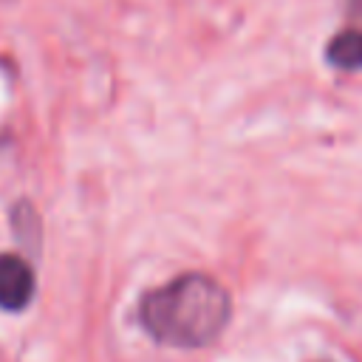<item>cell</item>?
Segmentation results:
<instances>
[{"label": "cell", "instance_id": "3", "mask_svg": "<svg viewBox=\"0 0 362 362\" xmlns=\"http://www.w3.org/2000/svg\"><path fill=\"white\" fill-rule=\"evenodd\" d=\"M328 62L342 71L362 68V28H345L328 42Z\"/></svg>", "mask_w": 362, "mask_h": 362}, {"label": "cell", "instance_id": "2", "mask_svg": "<svg viewBox=\"0 0 362 362\" xmlns=\"http://www.w3.org/2000/svg\"><path fill=\"white\" fill-rule=\"evenodd\" d=\"M34 297V272L31 266L11 252L0 255V308L23 311Z\"/></svg>", "mask_w": 362, "mask_h": 362}, {"label": "cell", "instance_id": "1", "mask_svg": "<svg viewBox=\"0 0 362 362\" xmlns=\"http://www.w3.org/2000/svg\"><path fill=\"white\" fill-rule=\"evenodd\" d=\"M232 317L229 291L209 274L187 272L144 294L139 320L144 331L173 348H204L221 337Z\"/></svg>", "mask_w": 362, "mask_h": 362}]
</instances>
